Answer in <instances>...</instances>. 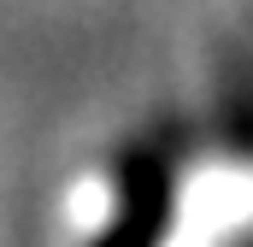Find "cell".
Segmentation results:
<instances>
[{
  "label": "cell",
  "instance_id": "obj_1",
  "mask_svg": "<svg viewBox=\"0 0 253 247\" xmlns=\"http://www.w3.org/2000/svg\"><path fill=\"white\" fill-rule=\"evenodd\" d=\"M177 224V153L171 141H135L118 159L112 206L88 247H165Z\"/></svg>",
  "mask_w": 253,
  "mask_h": 247
}]
</instances>
